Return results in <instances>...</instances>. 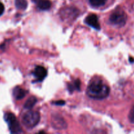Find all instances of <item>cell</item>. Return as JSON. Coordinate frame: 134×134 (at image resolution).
I'll use <instances>...</instances> for the list:
<instances>
[{
  "instance_id": "obj_1",
  "label": "cell",
  "mask_w": 134,
  "mask_h": 134,
  "mask_svg": "<svg viewBox=\"0 0 134 134\" xmlns=\"http://www.w3.org/2000/svg\"><path fill=\"white\" fill-rule=\"evenodd\" d=\"M86 94L94 99H103L109 94V88L100 80H96L90 82L88 86Z\"/></svg>"
},
{
  "instance_id": "obj_2",
  "label": "cell",
  "mask_w": 134,
  "mask_h": 134,
  "mask_svg": "<svg viewBox=\"0 0 134 134\" xmlns=\"http://www.w3.org/2000/svg\"><path fill=\"white\" fill-rule=\"evenodd\" d=\"M40 120V115L38 112L30 111L26 113L22 117L24 125L28 128H32L36 126Z\"/></svg>"
},
{
  "instance_id": "obj_3",
  "label": "cell",
  "mask_w": 134,
  "mask_h": 134,
  "mask_svg": "<svg viewBox=\"0 0 134 134\" xmlns=\"http://www.w3.org/2000/svg\"><path fill=\"white\" fill-rule=\"evenodd\" d=\"M5 120L8 124L9 130L12 133H22V130L21 128L19 122L17 120L16 116L13 113H8L5 115Z\"/></svg>"
},
{
  "instance_id": "obj_4",
  "label": "cell",
  "mask_w": 134,
  "mask_h": 134,
  "mask_svg": "<svg viewBox=\"0 0 134 134\" xmlns=\"http://www.w3.org/2000/svg\"><path fill=\"white\" fill-rule=\"evenodd\" d=\"M127 20L126 14L121 9H118L111 14L109 21L111 24L118 26H123Z\"/></svg>"
},
{
  "instance_id": "obj_5",
  "label": "cell",
  "mask_w": 134,
  "mask_h": 134,
  "mask_svg": "<svg viewBox=\"0 0 134 134\" xmlns=\"http://www.w3.org/2000/svg\"><path fill=\"white\" fill-rule=\"evenodd\" d=\"M62 18L67 20H72L75 19L78 15V10L76 8L73 7H67L62 10V13L60 14Z\"/></svg>"
},
{
  "instance_id": "obj_6",
  "label": "cell",
  "mask_w": 134,
  "mask_h": 134,
  "mask_svg": "<svg viewBox=\"0 0 134 134\" xmlns=\"http://www.w3.org/2000/svg\"><path fill=\"white\" fill-rule=\"evenodd\" d=\"M85 22L86 24L91 26L93 28L97 30H100V24H99L98 18L96 14H90L85 18Z\"/></svg>"
},
{
  "instance_id": "obj_7",
  "label": "cell",
  "mask_w": 134,
  "mask_h": 134,
  "mask_svg": "<svg viewBox=\"0 0 134 134\" xmlns=\"http://www.w3.org/2000/svg\"><path fill=\"white\" fill-rule=\"evenodd\" d=\"M34 75L37 81H42L47 76V71L43 67L37 66L34 71Z\"/></svg>"
},
{
  "instance_id": "obj_8",
  "label": "cell",
  "mask_w": 134,
  "mask_h": 134,
  "mask_svg": "<svg viewBox=\"0 0 134 134\" xmlns=\"http://www.w3.org/2000/svg\"><path fill=\"white\" fill-rule=\"evenodd\" d=\"M37 7L41 10H48L51 7V2L49 0H33Z\"/></svg>"
},
{
  "instance_id": "obj_9",
  "label": "cell",
  "mask_w": 134,
  "mask_h": 134,
  "mask_svg": "<svg viewBox=\"0 0 134 134\" xmlns=\"http://www.w3.org/2000/svg\"><path fill=\"white\" fill-rule=\"evenodd\" d=\"M52 124L56 128H60V130L64 129L67 127V124L63 118L56 116L52 119Z\"/></svg>"
},
{
  "instance_id": "obj_10",
  "label": "cell",
  "mask_w": 134,
  "mask_h": 134,
  "mask_svg": "<svg viewBox=\"0 0 134 134\" xmlns=\"http://www.w3.org/2000/svg\"><path fill=\"white\" fill-rule=\"evenodd\" d=\"M26 95V90L20 87H16L13 90V96L16 99H21Z\"/></svg>"
},
{
  "instance_id": "obj_11",
  "label": "cell",
  "mask_w": 134,
  "mask_h": 134,
  "mask_svg": "<svg viewBox=\"0 0 134 134\" xmlns=\"http://www.w3.org/2000/svg\"><path fill=\"white\" fill-rule=\"evenodd\" d=\"M37 102V99L35 97H31L24 104V108L27 109H30L32 108Z\"/></svg>"
},
{
  "instance_id": "obj_12",
  "label": "cell",
  "mask_w": 134,
  "mask_h": 134,
  "mask_svg": "<svg viewBox=\"0 0 134 134\" xmlns=\"http://www.w3.org/2000/svg\"><path fill=\"white\" fill-rule=\"evenodd\" d=\"M80 86H81V82H80L79 80H76L72 83L69 84L68 88L70 92H73L75 90H79Z\"/></svg>"
},
{
  "instance_id": "obj_13",
  "label": "cell",
  "mask_w": 134,
  "mask_h": 134,
  "mask_svg": "<svg viewBox=\"0 0 134 134\" xmlns=\"http://www.w3.org/2000/svg\"><path fill=\"white\" fill-rule=\"evenodd\" d=\"M15 5L18 9L24 10L27 7V2L26 0H16Z\"/></svg>"
},
{
  "instance_id": "obj_14",
  "label": "cell",
  "mask_w": 134,
  "mask_h": 134,
  "mask_svg": "<svg viewBox=\"0 0 134 134\" xmlns=\"http://www.w3.org/2000/svg\"><path fill=\"white\" fill-rule=\"evenodd\" d=\"M90 5L94 7H100L105 4L107 0H88Z\"/></svg>"
},
{
  "instance_id": "obj_15",
  "label": "cell",
  "mask_w": 134,
  "mask_h": 134,
  "mask_svg": "<svg viewBox=\"0 0 134 134\" xmlns=\"http://www.w3.org/2000/svg\"><path fill=\"white\" fill-rule=\"evenodd\" d=\"M129 119L130 120L132 123H134V107L132 109V110H131L130 112Z\"/></svg>"
},
{
  "instance_id": "obj_16",
  "label": "cell",
  "mask_w": 134,
  "mask_h": 134,
  "mask_svg": "<svg viewBox=\"0 0 134 134\" xmlns=\"http://www.w3.org/2000/svg\"><path fill=\"white\" fill-rule=\"evenodd\" d=\"M4 10H5V7H4L3 4L1 2H0V16L3 13Z\"/></svg>"
},
{
  "instance_id": "obj_17",
  "label": "cell",
  "mask_w": 134,
  "mask_h": 134,
  "mask_svg": "<svg viewBox=\"0 0 134 134\" xmlns=\"http://www.w3.org/2000/svg\"><path fill=\"white\" fill-rule=\"evenodd\" d=\"M55 104L58 105H62L65 104V102L62 100H60V101H58V102H55Z\"/></svg>"
}]
</instances>
